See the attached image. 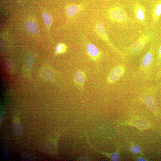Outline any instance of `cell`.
Here are the masks:
<instances>
[{
    "label": "cell",
    "mask_w": 161,
    "mask_h": 161,
    "mask_svg": "<svg viewBox=\"0 0 161 161\" xmlns=\"http://www.w3.org/2000/svg\"><path fill=\"white\" fill-rule=\"evenodd\" d=\"M153 36L152 32L144 33L141 35L134 43L127 49L128 53L133 56H136L141 52Z\"/></svg>",
    "instance_id": "6da1fadb"
},
{
    "label": "cell",
    "mask_w": 161,
    "mask_h": 161,
    "mask_svg": "<svg viewBox=\"0 0 161 161\" xmlns=\"http://www.w3.org/2000/svg\"><path fill=\"white\" fill-rule=\"evenodd\" d=\"M154 47L152 46L142 58L139 68V71L148 77L150 74L154 60Z\"/></svg>",
    "instance_id": "7a4b0ae2"
},
{
    "label": "cell",
    "mask_w": 161,
    "mask_h": 161,
    "mask_svg": "<svg viewBox=\"0 0 161 161\" xmlns=\"http://www.w3.org/2000/svg\"><path fill=\"white\" fill-rule=\"evenodd\" d=\"M107 14L112 21L119 24L126 22L128 19V15L125 11L121 7L115 6L110 9Z\"/></svg>",
    "instance_id": "3957f363"
},
{
    "label": "cell",
    "mask_w": 161,
    "mask_h": 161,
    "mask_svg": "<svg viewBox=\"0 0 161 161\" xmlns=\"http://www.w3.org/2000/svg\"><path fill=\"white\" fill-rule=\"evenodd\" d=\"M95 29L98 35L100 38L115 51L120 55H123L122 52L116 49L110 41L103 23L100 22L98 23L95 26Z\"/></svg>",
    "instance_id": "277c9868"
},
{
    "label": "cell",
    "mask_w": 161,
    "mask_h": 161,
    "mask_svg": "<svg viewBox=\"0 0 161 161\" xmlns=\"http://www.w3.org/2000/svg\"><path fill=\"white\" fill-rule=\"evenodd\" d=\"M126 71L125 66L119 65L114 68L108 74L107 78L108 83L112 84L117 82L125 73Z\"/></svg>",
    "instance_id": "5b68a950"
},
{
    "label": "cell",
    "mask_w": 161,
    "mask_h": 161,
    "mask_svg": "<svg viewBox=\"0 0 161 161\" xmlns=\"http://www.w3.org/2000/svg\"><path fill=\"white\" fill-rule=\"evenodd\" d=\"M135 16L137 21L142 24L146 21V11L144 7L139 3L135 4L133 8Z\"/></svg>",
    "instance_id": "8992f818"
},
{
    "label": "cell",
    "mask_w": 161,
    "mask_h": 161,
    "mask_svg": "<svg viewBox=\"0 0 161 161\" xmlns=\"http://www.w3.org/2000/svg\"><path fill=\"white\" fill-rule=\"evenodd\" d=\"M86 48L88 55L93 61L97 62L101 58V52L93 44L88 43L86 44Z\"/></svg>",
    "instance_id": "52a82bcc"
},
{
    "label": "cell",
    "mask_w": 161,
    "mask_h": 161,
    "mask_svg": "<svg viewBox=\"0 0 161 161\" xmlns=\"http://www.w3.org/2000/svg\"><path fill=\"white\" fill-rule=\"evenodd\" d=\"M86 78V74L84 71H78L75 73L74 75V84L78 88L83 90Z\"/></svg>",
    "instance_id": "ba28073f"
},
{
    "label": "cell",
    "mask_w": 161,
    "mask_h": 161,
    "mask_svg": "<svg viewBox=\"0 0 161 161\" xmlns=\"http://www.w3.org/2000/svg\"><path fill=\"white\" fill-rule=\"evenodd\" d=\"M84 5L81 4H71L67 7L66 13L69 19H71L76 15L84 8Z\"/></svg>",
    "instance_id": "9c48e42d"
},
{
    "label": "cell",
    "mask_w": 161,
    "mask_h": 161,
    "mask_svg": "<svg viewBox=\"0 0 161 161\" xmlns=\"http://www.w3.org/2000/svg\"><path fill=\"white\" fill-rule=\"evenodd\" d=\"M161 16V2H160L155 6L152 13V18L155 23L157 22Z\"/></svg>",
    "instance_id": "30bf717a"
},
{
    "label": "cell",
    "mask_w": 161,
    "mask_h": 161,
    "mask_svg": "<svg viewBox=\"0 0 161 161\" xmlns=\"http://www.w3.org/2000/svg\"><path fill=\"white\" fill-rule=\"evenodd\" d=\"M144 102L150 110L155 112L157 110V106L155 100L151 96L147 95L145 97Z\"/></svg>",
    "instance_id": "8fae6325"
},
{
    "label": "cell",
    "mask_w": 161,
    "mask_h": 161,
    "mask_svg": "<svg viewBox=\"0 0 161 161\" xmlns=\"http://www.w3.org/2000/svg\"><path fill=\"white\" fill-rule=\"evenodd\" d=\"M44 148L45 150L51 154H56L57 152L56 145L53 142L48 141L44 144Z\"/></svg>",
    "instance_id": "7c38bea8"
},
{
    "label": "cell",
    "mask_w": 161,
    "mask_h": 161,
    "mask_svg": "<svg viewBox=\"0 0 161 161\" xmlns=\"http://www.w3.org/2000/svg\"><path fill=\"white\" fill-rule=\"evenodd\" d=\"M25 27L26 30L33 34H36L39 31L37 25L32 22H28L26 23Z\"/></svg>",
    "instance_id": "4fadbf2b"
},
{
    "label": "cell",
    "mask_w": 161,
    "mask_h": 161,
    "mask_svg": "<svg viewBox=\"0 0 161 161\" xmlns=\"http://www.w3.org/2000/svg\"><path fill=\"white\" fill-rule=\"evenodd\" d=\"M14 132L17 136H21L22 133V129L21 125L19 123L16 122L14 123L13 125Z\"/></svg>",
    "instance_id": "5bb4252c"
},
{
    "label": "cell",
    "mask_w": 161,
    "mask_h": 161,
    "mask_svg": "<svg viewBox=\"0 0 161 161\" xmlns=\"http://www.w3.org/2000/svg\"><path fill=\"white\" fill-rule=\"evenodd\" d=\"M42 75L44 78L47 80H55V76L54 73L49 70H44L42 72Z\"/></svg>",
    "instance_id": "9a60e30c"
},
{
    "label": "cell",
    "mask_w": 161,
    "mask_h": 161,
    "mask_svg": "<svg viewBox=\"0 0 161 161\" xmlns=\"http://www.w3.org/2000/svg\"><path fill=\"white\" fill-rule=\"evenodd\" d=\"M34 61V56L31 54L28 55L26 58V67L28 70L31 69Z\"/></svg>",
    "instance_id": "2e32d148"
},
{
    "label": "cell",
    "mask_w": 161,
    "mask_h": 161,
    "mask_svg": "<svg viewBox=\"0 0 161 161\" xmlns=\"http://www.w3.org/2000/svg\"><path fill=\"white\" fill-rule=\"evenodd\" d=\"M66 46L63 43H59L57 46L56 50L57 54H62L65 52L67 50Z\"/></svg>",
    "instance_id": "e0dca14e"
},
{
    "label": "cell",
    "mask_w": 161,
    "mask_h": 161,
    "mask_svg": "<svg viewBox=\"0 0 161 161\" xmlns=\"http://www.w3.org/2000/svg\"><path fill=\"white\" fill-rule=\"evenodd\" d=\"M43 19L46 25L49 26L51 25L52 23V19L51 16L48 14L46 13H44Z\"/></svg>",
    "instance_id": "ac0fdd59"
},
{
    "label": "cell",
    "mask_w": 161,
    "mask_h": 161,
    "mask_svg": "<svg viewBox=\"0 0 161 161\" xmlns=\"http://www.w3.org/2000/svg\"><path fill=\"white\" fill-rule=\"evenodd\" d=\"M156 65L158 66L161 65V44L158 49Z\"/></svg>",
    "instance_id": "d6986e66"
},
{
    "label": "cell",
    "mask_w": 161,
    "mask_h": 161,
    "mask_svg": "<svg viewBox=\"0 0 161 161\" xmlns=\"http://www.w3.org/2000/svg\"><path fill=\"white\" fill-rule=\"evenodd\" d=\"M21 159L22 161H32V159L31 156L28 153H23L21 157Z\"/></svg>",
    "instance_id": "ffe728a7"
},
{
    "label": "cell",
    "mask_w": 161,
    "mask_h": 161,
    "mask_svg": "<svg viewBox=\"0 0 161 161\" xmlns=\"http://www.w3.org/2000/svg\"><path fill=\"white\" fill-rule=\"evenodd\" d=\"M3 154L5 159H8L9 157L10 156V152L9 148L7 147H5L4 148Z\"/></svg>",
    "instance_id": "44dd1931"
},
{
    "label": "cell",
    "mask_w": 161,
    "mask_h": 161,
    "mask_svg": "<svg viewBox=\"0 0 161 161\" xmlns=\"http://www.w3.org/2000/svg\"><path fill=\"white\" fill-rule=\"evenodd\" d=\"M6 118V113L5 110L2 109L1 111V123H3L5 121Z\"/></svg>",
    "instance_id": "7402d4cb"
},
{
    "label": "cell",
    "mask_w": 161,
    "mask_h": 161,
    "mask_svg": "<svg viewBox=\"0 0 161 161\" xmlns=\"http://www.w3.org/2000/svg\"><path fill=\"white\" fill-rule=\"evenodd\" d=\"M110 158L112 161H118L119 160V155L117 152H115L111 154Z\"/></svg>",
    "instance_id": "603a6c76"
},
{
    "label": "cell",
    "mask_w": 161,
    "mask_h": 161,
    "mask_svg": "<svg viewBox=\"0 0 161 161\" xmlns=\"http://www.w3.org/2000/svg\"><path fill=\"white\" fill-rule=\"evenodd\" d=\"M131 151L133 153H138L140 152V148L135 145H133L131 148Z\"/></svg>",
    "instance_id": "cb8c5ba5"
},
{
    "label": "cell",
    "mask_w": 161,
    "mask_h": 161,
    "mask_svg": "<svg viewBox=\"0 0 161 161\" xmlns=\"http://www.w3.org/2000/svg\"><path fill=\"white\" fill-rule=\"evenodd\" d=\"M7 69L9 71H11L13 68V64L11 61H8L6 63Z\"/></svg>",
    "instance_id": "d4e9b609"
},
{
    "label": "cell",
    "mask_w": 161,
    "mask_h": 161,
    "mask_svg": "<svg viewBox=\"0 0 161 161\" xmlns=\"http://www.w3.org/2000/svg\"><path fill=\"white\" fill-rule=\"evenodd\" d=\"M161 76V68L157 73L156 75V80H157Z\"/></svg>",
    "instance_id": "484cf974"
},
{
    "label": "cell",
    "mask_w": 161,
    "mask_h": 161,
    "mask_svg": "<svg viewBox=\"0 0 161 161\" xmlns=\"http://www.w3.org/2000/svg\"><path fill=\"white\" fill-rule=\"evenodd\" d=\"M138 161H146V160L142 158H139L137 159Z\"/></svg>",
    "instance_id": "4316f807"
}]
</instances>
